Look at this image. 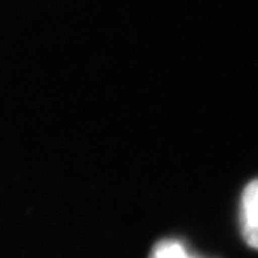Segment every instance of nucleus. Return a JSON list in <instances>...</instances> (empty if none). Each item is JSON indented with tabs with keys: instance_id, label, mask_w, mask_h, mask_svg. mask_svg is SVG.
<instances>
[{
	"instance_id": "f03ea898",
	"label": "nucleus",
	"mask_w": 258,
	"mask_h": 258,
	"mask_svg": "<svg viewBox=\"0 0 258 258\" xmlns=\"http://www.w3.org/2000/svg\"><path fill=\"white\" fill-rule=\"evenodd\" d=\"M149 258H197L185 248L181 241L164 240L154 247Z\"/></svg>"
},
{
	"instance_id": "f257e3e1",
	"label": "nucleus",
	"mask_w": 258,
	"mask_h": 258,
	"mask_svg": "<svg viewBox=\"0 0 258 258\" xmlns=\"http://www.w3.org/2000/svg\"><path fill=\"white\" fill-rule=\"evenodd\" d=\"M240 227L244 241L258 249V179L251 181L241 197Z\"/></svg>"
}]
</instances>
